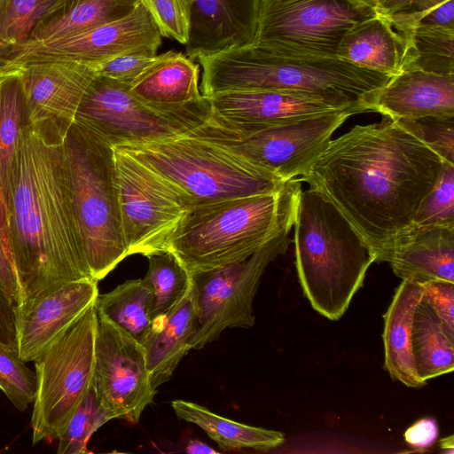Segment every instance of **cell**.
I'll return each instance as SVG.
<instances>
[{"mask_svg": "<svg viewBox=\"0 0 454 454\" xmlns=\"http://www.w3.org/2000/svg\"><path fill=\"white\" fill-rule=\"evenodd\" d=\"M116 148L127 152L168 180L193 207L271 193L286 184L231 151L188 132Z\"/></svg>", "mask_w": 454, "mask_h": 454, "instance_id": "52a82bcc", "label": "cell"}, {"mask_svg": "<svg viewBox=\"0 0 454 454\" xmlns=\"http://www.w3.org/2000/svg\"><path fill=\"white\" fill-rule=\"evenodd\" d=\"M98 321L94 302L34 360L33 445L58 439L91 388Z\"/></svg>", "mask_w": 454, "mask_h": 454, "instance_id": "9c48e42d", "label": "cell"}, {"mask_svg": "<svg viewBox=\"0 0 454 454\" xmlns=\"http://www.w3.org/2000/svg\"><path fill=\"white\" fill-rule=\"evenodd\" d=\"M145 6L161 36L186 43L189 35L193 0H139Z\"/></svg>", "mask_w": 454, "mask_h": 454, "instance_id": "74e56055", "label": "cell"}, {"mask_svg": "<svg viewBox=\"0 0 454 454\" xmlns=\"http://www.w3.org/2000/svg\"><path fill=\"white\" fill-rule=\"evenodd\" d=\"M0 344L18 350L16 307L1 290Z\"/></svg>", "mask_w": 454, "mask_h": 454, "instance_id": "ee69618b", "label": "cell"}, {"mask_svg": "<svg viewBox=\"0 0 454 454\" xmlns=\"http://www.w3.org/2000/svg\"><path fill=\"white\" fill-rule=\"evenodd\" d=\"M7 0H0V12L3 10Z\"/></svg>", "mask_w": 454, "mask_h": 454, "instance_id": "f907efd6", "label": "cell"}, {"mask_svg": "<svg viewBox=\"0 0 454 454\" xmlns=\"http://www.w3.org/2000/svg\"><path fill=\"white\" fill-rule=\"evenodd\" d=\"M348 108L255 128L211 113L189 134L223 147L286 182L303 176L326 148L334 131L351 115Z\"/></svg>", "mask_w": 454, "mask_h": 454, "instance_id": "ba28073f", "label": "cell"}, {"mask_svg": "<svg viewBox=\"0 0 454 454\" xmlns=\"http://www.w3.org/2000/svg\"><path fill=\"white\" fill-rule=\"evenodd\" d=\"M393 16L413 27L454 29V0H416L410 7Z\"/></svg>", "mask_w": 454, "mask_h": 454, "instance_id": "f35d334b", "label": "cell"}, {"mask_svg": "<svg viewBox=\"0 0 454 454\" xmlns=\"http://www.w3.org/2000/svg\"><path fill=\"white\" fill-rule=\"evenodd\" d=\"M114 149L128 256L168 251L176 230L193 206L154 170L127 152Z\"/></svg>", "mask_w": 454, "mask_h": 454, "instance_id": "7c38bea8", "label": "cell"}, {"mask_svg": "<svg viewBox=\"0 0 454 454\" xmlns=\"http://www.w3.org/2000/svg\"><path fill=\"white\" fill-rule=\"evenodd\" d=\"M440 448L445 454L454 453V436L450 434L443 437L439 441Z\"/></svg>", "mask_w": 454, "mask_h": 454, "instance_id": "c3c4849f", "label": "cell"}, {"mask_svg": "<svg viewBox=\"0 0 454 454\" xmlns=\"http://www.w3.org/2000/svg\"><path fill=\"white\" fill-rule=\"evenodd\" d=\"M442 164L433 150L383 116L331 140L299 179L338 209L381 262L413 225Z\"/></svg>", "mask_w": 454, "mask_h": 454, "instance_id": "6da1fadb", "label": "cell"}, {"mask_svg": "<svg viewBox=\"0 0 454 454\" xmlns=\"http://www.w3.org/2000/svg\"><path fill=\"white\" fill-rule=\"evenodd\" d=\"M423 294L422 284L402 280L384 315V367L394 380L409 387L424 385L417 374L411 347L413 317Z\"/></svg>", "mask_w": 454, "mask_h": 454, "instance_id": "d4e9b609", "label": "cell"}, {"mask_svg": "<svg viewBox=\"0 0 454 454\" xmlns=\"http://www.w3.org/2000/svg\"><path fill=\"white\" fill-rule=\"evenodd\" d=\"M161 35L140 3L127 16L47 41H29L10 48L0 57L9 69L46 60H74L99 64L116 56L148 51L156 54Z\"/></svg>", "mask_w": 454, "mask_h": 454, "instance_id": "5bb4252c", "label": "cell"}, {"mask_svg": "<svg viewBox=\"0 0 454 454\" xmlns=\"http://www.w3.org/2000/svg\"><path fill=\"white\" fill-rule=\"evenodd\" d=\"M443 161L454 165V115H429L393 120Z\"/></svg>", "mask_w": 454, "mask_h": 454, "instance_id": "d590c367", "label": "cell"}, {"mask_svg": "<svg viewBox=\"0 0 454 454\" xmlns=\"http://www.w3.org/2000/svg\"><path fill=\"white\" fill-rule=\"evenodd\" d=\"M19 67L27 121L46 137L63 142L86 90L98 75L97 64L46 60Z\"/></svg>", "mask_w": 454, "mask_h": 454, "instance_id": "2e32d148", "label": "cell"}, {"mask_svg": "<svg viewBox=\"0 0 454 454\" xmlns=\"http://www.w3.org/2000/svg\"><path fill=\"white\" fill-rule=\"evenodd\" d=\"M405 69L454 74V29L413 27L411 54L403 70Z\"/></svg>", "mask_w": 454, "mask_h": 454, "instance_id": "4dcf8cb0", "label": "cell"}, {"mask_svg": "<svg viewBox=\"0 0 454 454\" xmlns=\"http://www.w3.org/2000/svg\"><path fill=\"white\" fill-rule=\"evenodd\" d=\"M411 347L417 374L424 385L453 371L454 340L446 333L424 294L413 317Z\"/></svg>", "mask_w": 454, "mask_h": 454, "instance_id": "4316f807", "label": "cell"}, {"mask_svg": "<svg viewBox=\"0 0 454 454\" xmlns=\"http://www.w3.org/2000/svg\"><path fill=\"white\" fill-rule=\"evenodd\" d=\"M210 113V101L205 96L178 108L160 109L137 98L129 85L97 75L81 100L74 121L119 147L185 134L203 123Z\"/></svg>", "mask_w": 454, "mask_h": 454, "instance_id": "30bf717a", "label": "cell"}, {"mask_svg": "<svg viewBox=\"0 0 454 454\" xmlns=\"http://www.w3.org/2000/svg\"><path fill=\"white\" fill-rule=\"evenodd\" d=\"M0 389L21 412L34 403L37 391L36 373L26 365L17 349L1 344Z\"/></svg>", "mask_w": 454, "mask_h": 454, "instance_id": "e575fe53", "label": "cell"}, {"mask_svg": "<svg viewBox=\"0 0 454 454\" xmlns=\"http://www.w3.org/2000/svg\"><path fill=\"white\" fill-rule=\"evenodd\" d=\"M149 266L144 278L151 286L155 303L153 317L166 313L186 293L191 274L170 251L147 256Z\"/></svg>", "mask_w": 454, "mask_h": 454, "instance_id": "d6a6232c", "label": "cell"}, {"mask_svg": "<svg viewBox=\"0 0 454 454\" xmlns=\"http://www.w3.org/2000/svg\"><path fill=\"white\" fill-rule=\"evenodd\" d=\"M65 0H7L0 12V55L27 42L35 27Z\"/></svg>", "mask_w": 454, "mask_h": 454, "instance_id": "1f68e13d", "label": "cell"}, {"mask_svg": "<svg viewBox=\"0 0 454 454\" xmlns=\"http://www.w3.org/2000/svg\"><path fill=\"white\" fill-rule=\"evenodd\" d=\"M154 293L145 278L129 279L112 291L98 294V317L114 323L141 341L153 319Z\"/></svg>", "mask_w": 454, "mask_h": 454, "instance_id": "f1b7e54d", "label": "cell"}, {"mask_svg": "<svg viewBox=\"0 0 454 454\" xmlns=\"http://www.w3.org/2000/svg\"><path fill=\"white\" fill-rule=\"evenodd\" d=\"M18 74V70H12L6 67L4 59L0 57V84L8 78Z\"/></svg>", "mask_w": 454, "mask_h": 454, "instance_id": "681fc988", "label": "cell"}, {"mask_svg": "<svg viewBox=\"0 0 454 454\" xmlns=\"http://www.w3.org/2000/svg\"><path fill=\"white\" fill-rule=\"evenodd\" d=\"M62 143L27 120L21 128L4 201L21 301L92 278L74 224Z\"/></svg>", "mask_w": 454, "mask_h": 454, "instance_id": "7a4b0ae2", "label": "cell"}, {"mask_svg": "<svg viewBox=\"0 0 454 454\" xmlns=\"http://www.w3.org/2000/svg\"><path fill=\"white\" fill-rule=\"evenodd\" d=\"M157 57V54L148 51L121 54L97 64V74L129 85L156 60Z\"/></svg>", "mask_w": 454, "mask_h": 454, "instance_id": "ab89813d", "label": "cell"}, {"mask_svg": "<svg viewBox=\"0 0 454 454\" xmlns=\"http://www.w3.org/2000/svg\"><path fill=\"white\" fill-rule=\"evenodd\" d=\"M2 84V83H1ZM0 84V85H1ZM0 240L12 258V254L9 239L8 227H7V220H6V209L4 205V200L3 198L1 184H0ZM14 263V262H13Z\"/></svg>", "mask_w": 454, "mask_h": 454, "instance_id": "bcb514c9", "label": "cell"}, {"mask_svg": "<svg viewBox=\"0 0 454 454\" xmlns=\"http://www.w3.org/2000/svg\"><path fill=\"white\" fill-rule=\"evenodd\" d=\"M192 280V279H191ZM198 328V309L193 286L166 313L153 317L141 340L153 388L167 382L191 349Z\"/></svg>", "mask_w": 454, "mask_h": 454, "instance_id": "603a6c76", "label": "cell"}, {"mask_svg": "<svg viewBox=\"0 0 454 454\" xmlns=\"http://www.w3.org/2000/svg\"><path fill=\"white\" fill-rule=\"evenodd\" d=\"M98 317L92 388L100 405L114 419L137 423L156 393L145 349L125 330L105 317Z\"/></svg>", "mask_w": 454, "mask_h": 454, "instance_id": "9a60e30c", "label": "cell"}, {"mask_svg": "<svg viewBox=\"0 0 454 454\" xmlns=\"http://www.w3.org/2000/svg\"><path fill=\"white\" fill-rule=\"evenodd\" d=\"M377 13L356 0H261L253 44L289 55L333 58L343 35Z\"/></svg>", "mask_w": 454, "mask_h": 454, "instance_id": "8fae6325", "label": "cell"}, {"mask_svg": "<svg viewBox=\"0 0 454 454\" xmlns=\"http://www.w3.org/2000/svg\"><path fill=\"white\" fill-rule=\"evenodd\" d=\"M301 180L278 192L194 206L176 230L168 251L191 273L242 262L294 225Z\"/></svg>", "mask_w": 454, "mask_h": 454, "instance_id": "277c9868", "label": "cell"}, {"mask_svg": "<svg viewBox=\"0 0 454 454\" xmlns=\"http://www.w3.org/2000/svg\"><path fill=\"white\" fill-rule=\"evenodd\" d=\"M291 229L283 230L242 262L190 273L198 309V328L190 341L191 349L217 340L226 328L254 325L253 301L262 276L288 248Z\"/></svg>", "mask_w": 454, "mask_h": 454, "instance_id": "4fadbf2b", "label": "cell"}, {"mask_svg": "<svg viewBox=\"0 0 454 454\" xmlns=\"http://www.w3.org/2000/svg\"><path fill=\"white\" fill-rule=\"evenodd\" d=\"M202 67V95L277 90L309 95L342 106L366 104L392 75L337 57L289 55L255 44L197 59Z\"/></svg>", "mask_w": 454, "mask_h": 454, "instance_id": "3957f363", "label": "cell"}, {"mask_svg": "<svg viewBox=\"0 0 454 454\" xmlns=\"http://www.w3.org/2000/svg\"><path fill=\"white\" fill-rule=\"evenodd\" d=\"M138 4L139 0H65L57 12L35 27L27 42L51 40L119 20Z\"/></svg>", "mask_w": 454, "mask_h": 454, "instance_id": "83f0119b", "label": "cell"}, {"mask_svg": "<svg viewBox=\"0 0 454 454\" xmlns=\"http://www.w3.org/2000/svg\"><path fill=\"white\" fill-rule=\"evenodd\" d=\"M62 149L81 248L91 278L98 282L128 256L114 149L77 121L67 129Z\"/></svg>", "mask_w": 454, "mask_h": 454, "instance_id": "8992f818", "label": "cell"}, {"mask_svg": "<svg viewBox=\"0 0 454 454\" xmlns=\"http://www.w3.org/2000/svg\"><path fill=\"white\" fill-rule=\"evenodd\" d=\"M373 8L378 13L393 15L410 7L416 0H356Z\"/></svg>", "mask_w": 454, "mask_h": 454, "instance_id": "f6af8a7d", "label": "cell"}, {"mask_svg": "<svg viewBox=\"0 0 454 454\" xmlns=\"http://www.w3.org/2000/svg\"><path fill=\"white\" fill-rule=\"evenodd\" d=\"M0 290L18 307L21 301L14 263L0 240Z\"/></svg>", "mask_w": 454, "mask_h": 454, "instance_id": "7bdbcfd3", "label": "cell"}, {"mask_svg": "<svg viewBox=\"0 0 454 454\" xmlns=\"http://www.w3.org/2000/svg\"><path fill=\"white\" fill-rule=\"evenodd\" d=\"M412 28L397 17L377 13L343 35L336 57L364 68L396 74L409 59Z\"/></svg>", "mask_w": 454, "mask_h": 454, "instance_id": "44dd1931", "label": "cell"}, {"mask_svg": "<svg viewBox=\"0 0 454 454\" xmlns=\"http://www.w3.org/2000/svg\"><path fill=\"white\" fill-rule=\"evenodd\" d=\"M26 120L17 74L0 85V184L4 201L9 191L20 134Z\"/></svg>", "mask_w": 454, "mask_h": 454, "instance_id": "f546056e", "label": "cell"}, {"mask_svg": "<svg viewBox=\"0 0 454 454\" xmlns=\"http://www.w3.org/2000/svg\"><path fill=\"white\" fill-rule=\"evenodd\" d=\"M171 406L179 419L200 427L223 451H269L285 442L282 432L231 420L196 403L178 399Z\"/></svg>", "mask_w": 454, "mask_h": 454, "instance_id": "484cf974", "label": "cell"}, {"mask_svg": "<svg viewBox=\"0 0 454 454\" xmlns=\"http://www.w3.org/2000/svg\"><path fill=\"white\" fill-rule=\"evenodd\" d=\"M413 224L454 226V165L443 161L434 188L422 200Z\"/></svg>", "mask_w": 454, "mask_h": 454, "instance_id": "8d00e7d4", "label": "cell"}, {"mask_svg": "<svg viewBox=\"0 0 454 454\" xmlns=\"http://www.w3.org/2000/svg\"><path fill=\"white\" fill-rule=\"evenodd\" d=\"M422 285L425 298L438 317L446 333L454 340V283L434 281Z\"/></svg>", "mask_w": 454, "mask_h": 454, "instance_id": "60d3db41", "label": "cell"}, {"mask_svg": "<svg viewBox=\"0 0 454 454\" xmlns=\"http://www.w3.org/2000/svg\"><path fill=\"white\" fill-rule=\"evenodd\" d=\"M293 226L303 294L317 313L339 320L375 259L338 209L310 188L300 193Z\"/></svg>", "mask_w": 454, "mask_h": 454, "instance_id": "5b68a950", "label": "cell"}, {"mask_svg": "<svg viewBox=\"0 0 454 454\" xmlns=\"http://www.w3.org/2000/svg\"><path fill=\"white\" fill-rule=\"evenodd\" d=\"M365 108L392 120L454 115V74L403 70L375 92Z\"/></svg>", "mask_w": 454, "mask_h": 454, "instance_id": "ffe728a7", "label": "cell"}, {"mask_svg": "<svg viewBox=\"0 0 454 454\" xmlns=\"http://www.w3.org/2000/svg\"><path fill=\"white\" fill-rule=\"evenodd\" d=\"M189 454H217L218 451L200 440H191L185 447Z\"/></svg>", "mask_w": 454, "mask_h": 454, "instance_id": "7dc6e473", "label": "cell"}, {"mask_svg": "<svg viewBox=\"0 0 454 454\" xmlns=\"http://www.w3.org/2000/svg\"><path fill=\"white\" fill-rule=\"evenodd\" d=\"M113 419V416L98 403L91 386L57 439L59 440L57 452L59 454L88 453L87 444L91 435Z\"/></svg>", "mask_w": 454, "mask_h": 454, "instance_id": "836d02e7", "label": "cell"}, {"mask_svg": "<svg viewBox=\"0 0 454 454\" xmlns=\"http://www.w3.org/2000/svg\"><path fill=\"white\" fill-rule=\"evenodd\" d=\"M439 426L431 417L418 419L403 434L405 442L416 451H425L438 440Z\"/></svg>", "mask_w": 454, "mask_h": 454, "instance_id": "b9f144b4", "label": "cell"}, {"mask_svg": "<svg viewBox=\"0 0 454 454\" xmlns=\"http://www.w3.org/2000/svg\"><path fill=\"white\" fill-rule=\"evenodd\" d=\"M383 262L402 280L454 283V226L413 224L395 239Z\"/></svg>", "mask_w": 454, "mask_h": 454, "instance_id": "7402d4cb", "label": "cell"}, {"mask_svg": "<svg viewBox=\"0 0 454 454\" xmlns=\"http://www.w3.org/2000/svg\"><path fill=\"white\" fill-rule=\"evenodd\" d=\"M261 0H193L187 56L194 60L255 41Z\"/></svg>", "mask_w": 454, "mask_h": 454, "instance_id": "ac0fdd59", "label": "cell"}, {"mask_svg": "<svg viewBox=\"0 0 454 454\" xmlns=\"http://www.w3.org/2000/svg\"><path fill=\"white\" fill-rule=\"evenodd\" d=\"M98 295L93 278L54 286L16 307L18 350L24 362L48 348Z\"/></svg>", "mask_w": 454, "mask_h": 454, "instance_id": "e0dca14e", "label": "cell"}, {"mask_svg": "<svg viewBox=\"0 0 454 454\" xmlns=\"http://www.w3.org/2000/svg\"><path fill=\"white\" fill-rule=\"evenodd\" d=\"M199 65L182 52L158 55L136 80L129 91L139 100L160 109L178 108L200 99Z\"/></svg>", "mask_w": 454, "mask_h": 454, "instance_id": "cb8c5ba5", "label": "cell"}, {"mask_svg": "<svg viewBox=\"0 0 454 454\" xmlns=\"http://www.w3.org/2000/svg\"><path fill=\"white\" fill-rule=\"evenodd\" d=\"M212 113L224 120L255 128L348 108L364 109L298 93L277 90L228 91L208 97Z\"/></svg>", "mask_w": 454, "mask_h": 454, "instance_id": "d6986e66", "label": "cell"}]
</instances>
